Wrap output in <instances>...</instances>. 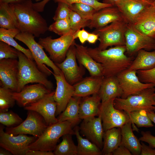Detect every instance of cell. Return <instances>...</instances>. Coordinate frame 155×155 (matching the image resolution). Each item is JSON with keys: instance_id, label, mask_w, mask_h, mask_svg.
Segmentation results:
<instances>
[{"instance_id": "6da1fadb", "label": "cell", "mask_w": 155, "mask_h": 155, "mask_svg": "<svg viewBox=\"0 0 155 155\" xmlns=\"http://www.w3.org/2000/svg\"><path fill=\"white\" fill-rule=\"evenodd\" d=\"M32 1L9 4L16 28L38 37L48 30L45 20L33 8Z\"/></svg>"}, {"instance_id": "7a4b0ae2", "label": "cell", "mask_w": 155, "mask_h": 155, "mask_svg": "<svg viewBox=\"0 0 155 155\" xmlns=\"http://www.w3.org/2000/svg\"><path fill=\"white\" fill-rule=\"evenodd\" d=\"M90 55L103 67L104 77L117 76L119 73L128 69L133 60L132 57L125 54V46H116L104 50L98 48H88Z\"/></svg>"}, {"instance_id": "3957f363", "label": "cell", "mask_w": 155, "mask_h": 155, "mask_svg": "<svg viewBox=\"0 0 155 155\" xmlns=\"http://www.w3.org/2000/svg\"><path fill=\"white\" fill-rule=\"evenodd\" d=\"M18 84L17 92H20L25 86L30 83L40 84L53 90V83L47 79V75L39 69L36 63L18 50Z\"/></svg>"}, {"instance_id": "277c9868", "label": "cell", "mask_w": 155, "mask_h": 155, "mask_svg": "<svg viewBox=\"0 0 155 155\" xmlns=\"http://www.w3.org/2000/svg\"><path fill=\"white\" fill-rule=\"evenodd\" d=\"M74 126L69 121H58L48 126L41 135L29 146V148L52 151L61 137L67 134H74L72 129Z\"/></svg>"}, {"instance_id": "5b68a950", "label": "cell", "mask_w": 155, "mask_h": 155, "mask_svg": "<svg viewBox=\"0 0 155 155\" xmlns=\"http://www.w3.org/2000/svg\"><path fill=\"white\" fill-rule=\"evenodd\" d=\"M35 36L32 34L20 32L15 38L24 44L28 48L34 60L39 69L49 76L53 73L59 75L61 72L55 63L48 57L43 47L35 40Z\"/></svg>"}, {"instance_id": "8992f818", "label": "cell", "mask_w": 155, "mask_h": 155, "mask_svg": "<svg viewBox=\"0 0 155 155\" xmlns=\"http://www.w3.org/2000/svg\"><path fill=\"white\" fill-rule=\"evenodd\" d=\"M155 88H146L138 94L130 95L125 98H115V107L127 113L141 110L155 111Z\"/></svg>"}, {"instance_id": "52a82bcc", "label": "cell", "mask_w": 155, "mask_h": 155, "mask_svg": "<svg viewBox=\"0 0 155 155\" xmlns=\"http://www.w3.org/2000/svg\"><path fill=\"white\" fill-rule=\"evenodd\" d=\"M128 24L125 20L118 21L95 29L93 33L99 37L100 43L97 48L103 50L109 46H125V35Z\"/></svg>"}, {"instance_id": "ba28073f", "label": "cell", "mask_w": 155, "mask_h": 155, "mask_svg": "<svg viewBox=\"0 0 155 155\" xmlns=\"http://www.w3.org/2000/svg\"><path fill=\"white\" fill-rule=\"evenodd\" d=\"M75 32L53 39L51 36L40 38L38 43L49 55L50 58L55 63H60L65 59L70 47L75 42Z\"/></svg>"}, {"instance_id": "9c48e42d", "label": "cell", "mask_w": 155, "mask_h": 155, "mask_svg": "<svg viewBox=\"0 0 155 155\" xmlns=\"http://www.w3.org/2000/svg\"><path fill=\"white\" fill-rule=\"evenodd\" d=\"M115 99L101 102L98 116L101 118L104 131L115 127L121 128L125 124L131 122L127 113L115 107Z\"/></svg>"}, {"instance_id": "30bf717a", "label": "cell", "mask_w": 155, "mask_h": 155, "mask_svg": "<svg viewBox=\"0 0 155 155\" xmlns=\"http://www.w3.org/2000/svg\"><path fill=\"white\" fill-rule=\"evenodd\" d=\"M26 119L17 126L6 129V133L13 135L19 134H30L38 138L48 126L43 117L37 112L28 111Z\"/></svg>"}, {"instance_id": "8fae6325", "label": "cell", "mask_w": 155, "mask_h": 155, "mask_svg": "<svg viewBox=\"0 0 155 155\" xmlns=\"http://www.w3.org/2000/svg\"><path fill=\"white\" fill-rule=\"evenodd\" d=\"M126 52L129 57L142 49L154 50V39L142 33L128 24L125 33Z\"/></svg>"}, {"instance_id": "7c38bea8", "label": "cell", "mask_w": 155, "mask_h": 155, "mask_svg": "<svg viewBox=\"0 0 155 155\" xmlns=\"http://www.w3.org/2000/svg\"><path fill=\"white\" fill-rule=\"evenodd\" d=\"M34 136H29L24 134L13 135L4 131L0 128V146L14 155H26L29 149V146L36 140Z\"/></svg>"}, {"instance_id": "4fadbf2b", "label": "cell", "mask_w": 155, "mask_h": 155, "mask_svg": "<svg viewBox=\"0 0 155 155\" xmlns=\"http://www.w3.org/2000/svg\"><path fill=\"white\" fill-rule=\"evenodd\" d=\"M75 43L69 49L64 60L60 63H55L63 73L66 80L72 85L82 80L85 73V68L79 66L77 62Z\"/></svg>"}, {"instance_id": "5bb4252c", "label": "cell", "mask_w": 155, "mask_h": 155, "mask_svg": "<svg viewBox=\"0 0 155 155\" xmlns=\"http://www.w3.org/2000/svg\"><path fill=\"white\" fill-rule=\"evenodd\" d=\"M116 76L122 90L121 98H125L130 95L138 94L146 88L155 87V85L153 84L141 82L135 70L127 69Z\"/></svg>"}, {"instance_id": "9a60e30c", "label": "cell", "mask_w": 155, "mask_h": 155, "mask_svg": "<svg viewBox=\"0 0 155 155\" xmlns=\"http://www.w3.org/2000/svg\"><path fill=\"white\" fill-rule=\"evenodd\" d=\"M55 91L47 94L36 102L24 107L25 110L37 112L41 115L48 126L58 122L56 117L57 105L54 98Z\"/></svg>"}, {"instance_id": "2e32d148", "label": "cell", "mask_w": 155, "mask_h": 155, "mask_svg": "<svg viewBox=\"0 0 155 155\" xmlns=\"http://www.w3.org/2000/svg\"><path fill=\"white\" fill-rule=\"evenodd\" d=\"M152 5L141 0H121L116 6L126 22L133 25Z\"/></svg>"}, {"instance_id": "e0dca14e", "label": "cell", "mask_w": 155, "mask_h": 155, "mask_svg": "<svg viewBox=\"0 0 155 155\" xmlns=\"http://www.w3.org/2000/svg\"><path fill=\"white\" fill-rule=\"evenodd\" d=\"M18 61L17 59L0 60V86L17 92L18 84Z\"/></svg>"}, {"instance_id": "ac0fdd59", "label": "cell", "mask_w": 155, "mask_h": 155, "mask_svg": "<svg viewBox=\"0 0 155 155\" xmlns=\"http://www.w3.org/2000/svg\"><path fill=\"white\" fill-rule=\"evenodd\" d=\"M55 79L56 88L54 95L57 105L56 116L59 115L65 109L70 99L73 96L75 89L73 85L66 80L63 73L53 74Z\"/></svg>"}, {"instance_id": "d6986e66", "label": "cell", "mask_w": 155, "mask_h": 155, "mask_svg": "<svg viewBox=\"0 0 155 155\" xmlns=\"http://www.w3.org/2000/svg\"><path fill=\"white\" fill-rule=\"evenodd\" d=\"M79 129L86 138L96 144L100 150L102 149L104 131L100 117L83 119Z\"/></svg>"}, {"instance_id": "ffe728a7", "label": "cell", "mask_w": 155, "mask_h": 155, "mask_svg": "<svg viewBox=\"0 0 155 155\" xmlns=\"http://www.w3.org/2000/svg\"><path fill=\"white\" fill-rule=\"evenodd\" d=\"M53 90L44 85L37 83L25 86L19 92H12V96L18 105L24 107L38 101Z\"/></svg>"}, {"instance_id": "44dd1931", "label": "cell", "mask_w": 155, "mask_h": 155, "mask_svg": "<svg viewBox=\"0 0 155 155\" xmlns=\"http://www.w3.org/2000/svg\"><path fill=\"white\" fill-rule=\"evenodd\" d=\"M123 20L125 21L117 7H107L97 11L94 13L90 21L88 27L91 29H97L112 22Z\"/></svg>"}, {"instance_id": "7402d4cb", "label": "cell", "mask_w": 155, "mask_h": 155, "mask_svg": "<svg viewBox=\"0 0 155 155\" xmlns=\"http://www.w3.org/2000/svg\"><path fill=\"white\" fill-rule=\"evenodd\" d=\"M75 46L76 58L80 65L86 69L90 76H103L102 65L95 61L88 54L87 47L76 43Z\"/></svg>"}, {"instance_id": "603a6c76", "label": "cell", "mask_w": 155, "mask_h": 155, "mask_svg": "<svg viewBox=\"0 0 155 155\" xmlns=\"http://www.w3.org/2000/svg\"><path fill=\"white\" fill-rule=\"evenodd\" d=\"M104 78L90 76L83 78L73 85V96L83 98L98 94Z\"/></svg>"}, {"instance_id": "cb8c5ba5", "label": "cell", "mask_w": 155, "mask_h": 155, "mask_svg": "<svg viewBox=\"0 0 155 155\" xmlns=\"http://www.w3.org/2000/svg\"><path fill=\"white\" fill-rule=\"evenodd\" d=\"M98 94L101 102L121 98L123 92L117 76L104 77Z\"/></svg>"}, {"instance_id": "d4e9b609", "label": "cell", "mask_w": 155, "mask_h": 155, "mask_svg": "<svg viewBox=\"0 0 155 155\" xmlns=\"http://www.w3.org/2000/svg\"><path fill=\"white\" fill-rule=\"evenodd\" d=\"M101 99L98 94L91 96L82 98L79 104V117L81 120L98 116L101 104Z\"/></svg>"}, {"instance_id": "484cf974", "label": "cell", "mask_w": 155, "mask_h": 155, "mask_svg": "<svg viewBox=\"0 0 155 155\" xmlns=\"http://www.w3.org/2000/svg\"><path fill=\"white\" fill-rule=\"evenodd\" d=\"M132 26L142 33L155 39V4L152 5Z\"/></svg>"}, {"instance_id": "4316f807", "label": "cell", "mask_w": 155, "mask_h": 155, "mask_svg": "<svg viewBox=\"0 0 155 155\" xmlns=\"http://www.w3.org/2000/svg\"><path fill=\"white\" fill-rule=\"evenodd\" d=\"M132 125V122H129L121 127V140L120 144L127 148L132 155H140L141 143L134 134Z\"/></svg>"}, {"instance_id": "83f0119b", "label": "cell", "mask_w": 155, "mask_h": 155, "mask_svg": "<svg viewBox=\"0 0 155 155\" xmlns=\"http://www.w3.org/2000/svg\"><path fill=\"white\" fill-rule=\"evenodd\" d=\"M121 140L120 127H115L104 132L102 154L111 155L114 151L121 144Z\"/></svg>"}, {"instance_id": "f1b7e54d", "label": "cell", "mask_w": 155, "mask_h": 155, "mask_svg": "<svg viewBox=\"0 0 155 155\" xmlns=\"http://www.w3.org/2000/svg\"><path fill=\"white\" fill-rule=\"evenodd\" d=\"M137 53L136 57L133 60L128 69L136 71L147 70L155 67V50L149 52L142 49Z\"/></svg>"}, {"instance_id": "f546056e", "label": "cell", "mask_w": 155, "mask_h": 155, "mask_svg": "<svg viewBox=\"0 0 155 155\" xmlns=\"http://www.w3.org/2000/svg\"><path fill=\"white\" fill-rule=\"evenodd\" d=\"M81 98L74 96L71 98L65 109L57 118L58 122L69 121L74 126L80 122L79 104Z\"/></svg>"}, {"instance_id": "4dcf8cb0", "label": "cell", "mask_w": 155, "mask_h": 155, "mask_svg": "<svg viewBox=\"0 0 155 155\" xmlns=\"http://www.w3.org/2000/svg\"><path fill=\"white\" fill-rule=\"evenodd\" d=\"M17 28L7 29L0 28V41L5 42L24 54L29 59L34 61L32 55L29 49H26L19 44L14 38L20 32Z\"/></svg>"}, {"instance_id": "1f68e13d", "label": "cell", "mask_w": 155, "mask_h": 155, "mask_svg": "<svg viewBox=\"0 0 155 155\" xmlns=\"http://www.w3.org/2000/svg\"><path fill=\"white\" fill-rule=\"evenodd\" d=\"M78 142V155H101V150L96 144L80 135L79 128L76 127L74 130Z\"/></svg>"}, {"instance_id": "d6a6232c", "label": "cell", "mask_w": 155, "mask_h": 155, "mask_svg": "<svg viewBox=\"0 0 155 155\" xmlns=\"http://www.w3.org/2000/svg\"><path fill=\"white\" fill-rule=\"evenodd\" d=\"M71 134L62 136V141L57 145L53 150L55 155H78L77 146L75 145Z\"/></svg>"}, {"instance_id": "836d02e7", "label": "cell", "mask_w": 155, "mask_h": 155, "mask_svg": "<svg viewBox=\"0 0 155 155\" xmlns=\"http://www.w3.org/2000/svg\"><path fill=\"white\" fill-rule=\"evenodd\" d=\"M131 119L135 130H138L135 127V124L138 127H151L153 126L152 121L148 116L146 111L143 110L134 111L127 113Z\"/></svg>"}, {"instance_id": "e575fe53", "label": "cell", "mask_w": 155, "mask_h": 155, "mask_svg": "<svg viewBox=\"0 0 155 155\" xmlns=\"http://www.w3.org/2000/svg\"><path fill=\"white\" fill-rule=\"evenodd\" d=\"M0 27L7 29L16 28L9 4L0 3Z\"/></svg>"}, {"instance_id": "d590c367", "label": "cell", "mask_w": 155, "mask_h": 155, "mask_svg": "<svg viewBox=\"0 0 155 155\" xmlns=\"http://www.w3.org/2000/svg\"><path fill=\"white\" fill-rule=\"evenodd\" d=\"M13 92L9 89L0 86V112L7 111L14 105L16 100L13 97Z\"/></svg>"}, {"instance_id": "8d00e7d4", "label": "cell", "mask_w": 155, "mask_h": 155, "mask_svg": "<svg viewBox=\"0 0 155 155\" xmlns=\"http://www.w3.org/2000/svg\"><path fill=\"white\" fill-rule=\"evenodd\" d=\"M48 30L53 32L61 36L74 32L71 29L69 18L61 19L55 21L48 27Z\"/></svg>"}, {"instance_id": "74e56055", "label": "cell", "mask_w": 155, "mask_h": 155, "mask_svg": "<svg viewBox=\"0 0 155 155\" xmlns=\"http://www.w3.org/2000/svg\"><path fill=\"white\" fill-rule=\"evenodd\" d=\"M23 121L18 115L12 111L0 112V123L7 127L17 126Z\"/></svg>"}, {"instance_id": "f35d334b", "label": "cell", "mask_w": 155, "mask_h": 155, "mask_svg": "<svg viewBox=\"0 0 155 155\" xmlns=\"http://www.w3.org/2000/svg\"><path fill=\"white\" fill-rule=\"evenodd\" d=\"M71 10L75 12L83 18L90 20L97 11L89 5L80 3H74L69 5Z\"/></svg>"}, {"instance_id": "ab89813d", "label": "cell", "mask_w": 155, "mask_h": 155, "mask_svg": "<svg viewBox=\"0 0 155 155\" xmlns=\"http://www.w3.org/2000/svg\"><path fill=\"white\" fill-rule=\"evenodd\" d=\"M69 19L71 30L76 32L82 28L88 27L90 20L83 18L75 12L71 10Z\"/></svg>"}, {"instance_id": "60d3db41", "label": "cell", "mask_w": 155, "mask_h": 155, "mask_svg": "<svg viewBox=\"0 0 155 155\" xmlns=\"http://www.w3.org/2000/svg\"><path fill=\"white\" fill-rule=\"evenodd\" d=\"M55 3L61 2L69 5L74 3L87 4L93 7L97 11L102 8L113 6L109 4L101 3L98 0H53Z\"/></svg>"}, {"instance_id": "b9f144b4", "label": "cell", "mask_w": 155, "mask_h": 155, "mask_svg": "<svg viewBox=\"0 0 155 155\" xmlns=\"http://www.w3.org/2000/svg\"><path fill=\"white\" fill-rule=\"evenodd\" d=\"M6 43L0 41V60L18 59V50Z\"/></svg>"}, {"instance_id": "7bdbcfd3", "label": "cell", "mask_w": 155, "mask_h": 155, "mask_svg": "<svg viewBox=\"0 0 155 155\" xmlns=\"http://www.w3.org/2000/svg\"><path fill=\"white\" fill-rule=\"evenodd\" d=\"M71 11L69 6L64 3H58V6L53 17L54 21L69 18Z\"/></svg>"}, {"instance_id": "ee69618b", "label": "cell", "mask_w": 155, "mask_h": 155, "mask_svg": "<svg viewBox=\"0 0 155 155\" xmlns=\"http://www.w3.org/2000/svg\"><path fill=\"white\" fill-rule=\"evenodd\" d=\"M137 74L142 82L152 83L155 85V67L149 70H137Z\"/></svg>"}, {"instance_id": "f6af8a7d", "label": "cell", "mask_w": 155, "mask_h": 155, "mask_svg": "<svg viewBox=\"0 0 155 155\" xmlns=\"http://www.w3.org/2000/svg\"><path fill=\"white\" fill-rule=\"evenodd\" d=\"M142 136L139 139L140 141L147 143L153 148H155V136L152 135L149 131L141 132Z\"/></svg>"}, {"instance_id": "bcb514c9", "label": "cell", "mask_w": 155, "mask_h": 155, "mask_svg": "<svg viewBox=\"0 0 155 155\" xmlns=\"http://www.w3.org/2000/svg\"><path fill=\"white\" fill-rule=\"evenodd\" d=\"M89 33L83 28L76 32L75 36L76 38H78L80 42L83 44L87 41Z\"/></svg>"}, {"instance_id": "7dc6e473", "label": "cell", "mask_w": 155, "mask_h": 155, "mask_svg": "<svg viewBox=\"0 0 155 155\" xmlns=\"http://www.w3.org/2000/svg\"><path fill=\"white\" fill-rule=\"evenodd\" d=\"M141 148L140 155H155V149L141 142Z\"/></svg>"}, {"instance_id": "c3c4849f", "label": "cell", "mask_w": 155, "mask_h": 155, "mask_svg": "<svg viewBox=\"0 0 155 155\" xmlns=\"http://www.w3.org/2000/svg\"><path fill=\"white\" fill-rule=\"evenodd\" d=\"M113 155H132L130 151L124 146L120 144L112 153Z\"/></svg>"}, {"instance_id": "681fc988", "label": "cell", "mask_w": 155, "mask_h": 155, "mask_svg": "<svg viewBox=\"0 0 155 155\" xmlns=\"http://www.w3.org/2000/svg\"><path fill=\"white\" fill-rule=\"evenodd\" d=\"M26 155H54L52 151H46L29 149Z\"/></svg>"}, {"instance_id": "f907efd6", "label": "cell", "mask_w": 155, "mask_h": 155, "mask_svg": "<svg viewBox=\"0 0 155 155\" xmlns=\"http://www.w3.org/2000/svg\"><path fill=\"white\" fill-rule=\"evenodd\" d=\"M50 0H43L42 1L33 3V6L34 9L38 12H42L46 4Z\"/></svg>"}, {"instance_id": "816d5d0a", "label": "cell", "mask_w": 155, "mask_h": 155, "mask_svg": "<svg viewBox=\"0 0 155 155\" xmlns=\"http://www.w3.org/2000/svg\"><path fill=\"white\" fill-rule=\"evenodd\" d=\"M99 39L98 35L94 33H89L87 41L90 43H95Z\"/></svg>"}, {"instance_id": "f5cc1de1", "label": "cell", "mask_w": 155, "mask_h": 155, "mask_svg": "<svg viewBox=\"0 0 155 155\" xmlns=\"http://www.w3.org/2000/svg\"><path fill=\"white\" fill-rule=\"evenodd\" d=\"M24 0H0V3L11 4L20 3Z\"/></svg>"}, {"instance_id": "db71d44e", "label": "cell", "mask_w": 155, "mask_h": 155, "mask_svg": "<svg viewBox=\"0 0 155 155\" xmlns=\"http://www.w3.org/2000/svg\"><path fill=\"white\" fill-rule=\"evenodd\" d=\"M153 111H146L147 115L152 122L155 124V113Z\"/></svg>"}, {"instance_id": "11a10c76", "label": "cell", "mask_w": 155, "mask_h": 155, "mask_svg": "<svg viewBox=\"0 0 155 155\" xmlns=\"http://www.w3.org/2000/svg\"><path fill=\"white\" fill-rule=\"evenodd\" d=\"M121 0H103V3L112 5L116 6L117 4Z\"/></svg>"}, {"instance_id": "9f6ffc18", "label": "cell", "mask_w": 155, "mask_h": 155, "mask_svg": "<svg viewBox=\"0 0 155 155\" xmlns=\"http://www.w3.org/2000/svg\"><path fill=\"white\" fill-rule=\"evenodd\" d=\"M0 155H11L12 154L8 150L2 148L0 149Z\"/></svg>"}, {"instance_id": "6f0895ef", "label": "cell", "mask_w": 155, "mask_h": 155, "mask_svg": "<svg viewBox=\"0 0 155 155\" xmlns=\"http://www.w3.org/2000/svg\"><path fill=\"white\" fill-rule=\"evenodd\" d=\"M152 5L155 4V0H141Z\"/></svg>"}, {"instance_id": "680465c9", "label": "cell", "mask_w": 155, "mask_h": 155, "mask_svg": "<svg viewBox=\"0 0 155 155\" xmlns=\"http://www.w3.org/2000/svg\"><path fill=\"white\" fill-rule=\"evenodd\" d=\"M31 0V1L34 0L36 1L37 2H40L43 0Z\"/></svg>"}, {"instance_id": "91938a15", "label": "cell", "mask_w": 155, "mask_h": 155, "mask_svg": "<svg viewBox=\"0 0 155 155\" xmlns=\"http://www.w3.org/2000/svg\"><path fill=\"white\" fill-rule=\"evenodd\" d=\"M155 40V39H154ZM154 50H155V48H154Z\"/></svg>"}, {"instance_id": "94428289", "label": "cell", "mask_w": 155, "mask_h": 155, "mask_svg": "<svg viewBox=\"0 0 155 155\" xmlns=\"http://www.w3.org/2000/svg\"><path fill=\"white\" fill-rule=\"evenodd\" d=\"M154 99H155V97H154Z\"/></svg>"}]
</instances>
